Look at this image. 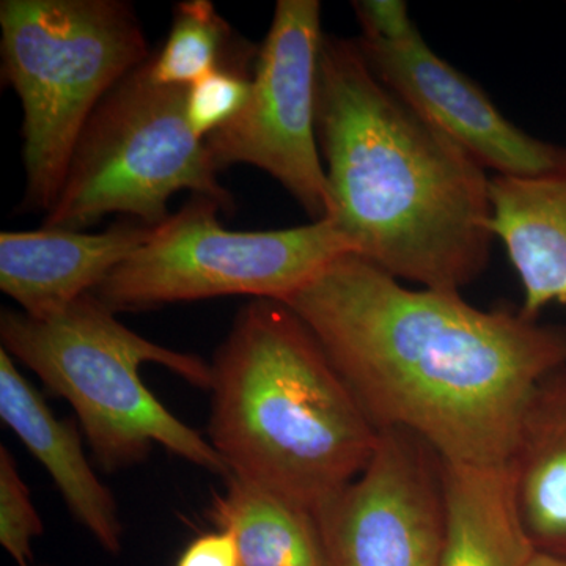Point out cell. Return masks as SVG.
Listing matches in <instances>:
<instances>
[{"instance_id":"6da1fadb","label":"cell","mask_w":566,"mask_h":566,"mask_svg":"<svg viewBox=\"0 0 566 566\" xmlns=\"http://www.w3.org/2000/svg\"><path fill=\"white\" fill-rule=\"evenodd\" d=\"M283 304L315 335L365 415L449 464L505 465L536 386L566 365V329L453 290L409 289L345 253Z\"/></svg>"},{"instance_id":"7a4b0ae2","label":"cell","mask_w":566,"mask_h":566,"mask_svg":"<svg viewBox=\"0 0 566 566\" xmlns=\"http://www.w3.org/2000/svg\"><path fill=\"white\" fill-rule=\"evenodd\" d=\"M316 136L331 221L398 281L461 292L495 241L491 178L382 84L357 39L324 33Z\"/></svg>"},{"instance_id":"3957f363","label":"cell","mask_w":566,"mask_h":566,"mask_svg":"<svg viewBox=\"0 0 566 566\" xmlns=\"http://www.w3.org/2000/svg\"><path fill=\"white\" fill-rule=\"evenodd\" d=\"M211 444L315 516L370 463L379 431L289 305L253 300L211 364Z\"/></svg>"},{"instance_id":"277c9868","label":"cell","mask_w":566,"mask_h":566,"mask_svg":"<svg viewBox=\"0 0 566 566\" xmlns=\"http://www.w3.org/2000/svg\"><path fill=\"white\" fill-rule=\"evenodd\" d=\"M95 294L50 316L2 311V348L65 398L106 471L140 463L161 444L189 463L230 476L226 460L199 431L175 417L140 379L158 364L200 389H210L211 364L140 337Z\"/></svg>"},{"instance_id":"5b68a950","label":"cell","mask_w":566,"mask_h":566,"mask_svg":"<svg viewBox=\"0 0 566 566\" xmlns=\"http://www.w3.org/2000/svg\"><path fill=\"white\" fill-rule=\"evenodd\" d=\"M2 76L22 106L25 196L50 211L71 156L107 93L150 61L132 3L2 0Z\"/></svg>"},{"instance_id":"8992f818","label":"cell","mask_w":566,"mask_h":566,"mask_svg":"<svg viewBox=\"0 0 566 566\" xmlns=\"http://www.w3.org/2000/svg\"><path fill=\"white\" fill-rule=\"evenodd\" d=\"M186 92L153 81L150 61L123 77L82 132L43 229L81 232L107 214L155 229L185 189L232 212V193L186 118Z\"/></svg>"},{"instance_id":"52a82bcc","label":"cell","mask_w":566,"mask_h":566,"mask_svg":"<svg viewBox=\"0 0 566 566\" xmlns=\"http://www.w3.org/2000/svg\"><path fill=\"white\" fill-rule=\"evenodd\" d=\"M219 211L214 200L193 197L92 294L115 314L222 296L283 303L338 256L354 253L331 219L234 232L219 222Z\"/></svg>"},{"instance_id":"ba28073f","label":"cell","mask_w":566,"mask_h":566,"mask_svg":"<svg viewBox=\"0 0 566 566\" xmlns=\"http://www.w3.org/2000/svg\"><path fill=\"white\" fill-rule=\"evenodd\" d=\"M322 3L279 0L255 55L243 112L205 139L216 169L237 164L274 178L311 222L331 214V193L316 136Z\"/></svg>"},{"instance_id":"9c48e42d","label":"cell","mask_w":566,"mask_h":566,"mask_svg":"<svg viewBox=\"0 0 566 566\" xmlns=\"http://www.w3.org/2000/svg\"><path fill=\"white\" fill-rule=\"evenodd\" d=\"M314 520L323 566H441V460L408 431H379L370 463Z\"/></svg>"},{"instance_id":"30bf717a","label":"cell","mask_w":566,"mask_h":566,"mask_svg":"<svg viewBox=\"0 0 566 566\" xmlns=\"http://www.w3.org/2000/svg\"><path fill=\"white\" fill-rule=\"evenodd\" d=\"M357 41L376 77L483 169L534 177L557 163L562 147L517 128L479 84L431 51L419 29L395 41Z\"/></svg>"},{"instance_id":"8fae6325","label":"cell","mask_w":566,"mask_h":566,"mask_svg":"<svg viewBox=\"0 0 566 566\" xmlns=\"http://www.w3.org/2000/svg\"><path fill=\"white\" fill-rule=\"evenodd\" d=\"M151 227L123 222L103 233L41 229L0 234V289L31 316H50L98 289L150 240Z\"/></svg>"},{"instance_id":"7c38bea8","label":"cell","mask_w":566,"mask_h":566,"mask_svg":"<svg viewBox=\"0 0 566 566\" xmlns=\"http://www.w3.org/2000/svg\"><path fill=\"white\" fill-rule=\"evenodd\" d=\"M493 232L523 286L521 312L538 319L566 304V147L534 177H491Z\"/></svg>"},{"instance_id":"4fadbf2b","label":"cell","mask_w":566,"mask_h":566,"mask_svg":"<svg viewBox=\"0 0 566 566\" xmlns=\"http://www.w3.org/2000/svg\"><path fill=\"white\" fill-rule=\"evenodd\" d=\"M0 417L50 472L71 515L111 554L122 551L123 528L111 491L99 482L82 449L76 424L57 419L0 349Z\"/></svg>"},{"instance_id":"5bb4252c","label":"cell","mask_w":566,"mask_h":566,"mask_svg":"<svg viewBox=\"0 0 566 566\" xmlns=\"http://www.w3.org/2000/svg\"><path fill=\"white\" fill-rule=\"evenodd\" d=\"M506 471L532 546L566 558V365L532 394Z\"/></svg>"},{"instance_id":"9a60e30c","label":"cell","mask_w":566,"mask_h":566,"mask_svg":"<svg viewBox=\"0 0 566 566\" xmlns=\"http://www.w3.org/2000/svg\"><path fill=\"white\" fill-rule=\"evenodd\" d=\"M441 463L446 499L441 566H526L535 547L517 517L506 464Z\"/></svg>"},{"instance_id":"2e32d148","label":"cell","mask_w":566,"mask_h":566,"mask_svg":"<svg viewBox=\"0 0 566 566\" xmlns=\"http://www.w3.org/2000/svg\"><path fill=\"white\" fill-rule=\"evenodd\" d=\"M210 517L233 535L241 566H323L314 516L263 486L227 476Z\"/></svg>"},{"instance_id":"e0dca14e","label":"cell","mask_w":566,"mask_h":566,"mask_svg":"<svg viewBox=\"0 0 566 566\" xmlns=\"http://www.w3.org/2000/svg\"><path fill=\"white\" fill-rule=\"evenodd\" d=\"M256 52L251 46H237L232 29L210 0H186L174 11L166 43L150 59L151 80L188 88L219 69L244 73V65Z\"/></svg>"},{"instance_id":"ac0fdd59","label":"cell","mask_w":566,"mask_h":566,"mask_svg":"<svg viewBox=\"0 0 566 566\" xmlns=\"http://www.w3.org/2000/svg\"><path fill=\"white\" fill-rule=\"evenodd\" d=\"M252 91L251 74L219 69L193 82L186 92V118L205 140L243 112Z\"/></svg>"},{"instance_id":"d6986e66","label":"cell","mask_w":566,"mask_h":566,"mask_svg":"<svg viewBox=\"0 0 566 566\" xmlns=\"http://www.w3.org/2000/svg\"><path fill=\"white\" fill-rule=\"evenodd\" d=\"M43 534V523L18 472L14 458L0 447V543L20 566H31L32 542Z\"/></svg>"},{"instance_id":"ffe728a7","label":"cell","mask_w":566,"mask_h":566,"mask_svg":"<svg viewBox=\"0 0 566 566\" xmlns=\"http://www.w3.org/2000/svg\"><path fill=\"white\" fill-rule=\"evenodd\" d=\"M363 39L395 41L417 31L403 0H360L353 2Z\"/></svg>"},{"instance_id":"44dd1931","label":"cell","mask_w":566,"mask_h":566,"mask_svg":"<svg viewBox=\"0 0 566 566\" xmlns=\"http://www.w3.org/2000/svg\"><path fill=\"white\" fill-rule=\"evenodd\" d=\"M175 566H241V560L233 535L219 531L189 543Z\"/></svg>"},{"instance_id":"7402d4cb","label":"cell","mask_w":566,"mask_h":566,"mask_svg":"<svg viewBox=\"0 0 566 566\" xmlns=\"http://www.w3.org/2000/svg\"><path fill=\"white\" fill-rule=\"evenodd\" d=\"M526 566H566V558L535 551L534 556L531 557Z\"/></svg>"}]
</instances>
